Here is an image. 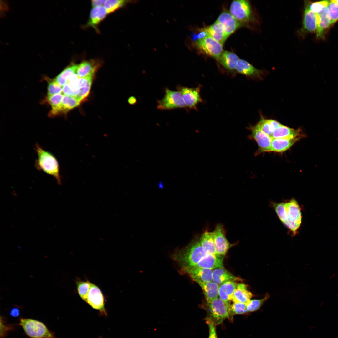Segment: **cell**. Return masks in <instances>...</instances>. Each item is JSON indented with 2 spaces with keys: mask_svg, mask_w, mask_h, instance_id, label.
Wrapping results in <instances>:
<instances>
[{
  "mask_svg": "<svg viewBox=\"0 0 338 338\" xmlns=\"http://www.w3.org/2000/svg\"><path fill=\"white\" fill-rule=\"evenodd\" d=\"M209 253L201 245L200 237L196 236L186 246L176 249L172 258L181 269L194 266Z\"/></svg>",
  "mask_w": 338,
  "mask_h": 338,
  "instance_id": "6da1fadb",
  "label": "cell"
},
{
  "mask_svg": "<svg viewBox=\"0 0 338 338\" xmlns=\"http://www.w3.org/2000/svg\"><path fill=\"white\" fill-rule=\"evenodd\" d=\"M37 158L35 161V167L38 170L52 176L57 181V183L61 184L60 174V167L58 161L51 152L43 149L38 143L34 147Z\"/></svg>",
  "mask_w": 338,
  "mask_h": 338,
  "instance_id": "7a4b0ae2",
  "label": "cell"
},
{
  "mask_svg": "<svg viewBox=\"0 0 338 338\" xmlns=\"http://www.w3.org/2000/svg\"><path fill=\"white\" fill-rule=\"evenodd\" d=\"M230 304L219 298H217L202 305L207 312L206 321H210L216 326L222 323L227 319H230L228 308Z\"/></svg>",
  "mask_w": 338,
  "mask_h": 338,
  "instance_id": "3957f363",
  "label": "cell"
},
{
  "mask_svg": "<svg viewBox=\"0 0 338 338\" xmlns=\"http://www.w3.org/2000/svg\"><path fill=\"white\" fill-rule=\"evenodd\" d=\"M27 335L31 338H54V333L50 331L43 322L30 318H21L19 324Z\"/></svg>",
  "mask_w": 338,
  "mask_h": 338,
  "instance_id": "277c9868",
  "label": "cell"
},
{
  "mask_svg": "<svg viewBox=\"0 0 338 338\" xmlns=\"http://www.w3.org/2000/svg\"><path fill=\"white\" fill-rule=\"evenodd\" d=\"M287 222L285 226L292 236L298 233L302 222V216L300 208L297 201L292 198L285 202Z\"/></svg>",
  "mask_w": 338,
  "mask_h": 338,
  "instance_id": "5b68a950",
  "label": "cell"
},
{
  "mask_svg": "<svg viewBox=\"0 0 338 338\" xmlns=\"http://www.w3.org/2000/svg\"><path fill=\"white\" fill-rule=\"evenodd\" d=\"M163 98L158 100L157 108L161 110L187 108L182 96L178 91H173L166 87Z\"/></svg>",
  "mask_w": 338,
  "mask_h": 338,
  "instance_id": "8992f818",
  "label": "cell"
},
{
  "mask_svg": "<svg viewBox=\"0 0 338 338\" xmlns=\"http://www.w3.org/2000/svg\"><path fill=\"white\" fill-rule=\"evenodd\" d=\"M230 13L241 24L250 21L252 12L250 3L248 0H234L230 7Z\"/></svg>",
  "mask_w": 338,
  "mask_h": 338,
  "instance_id": "52a82bcc",
  "label": "cell"
},
{
  "mask_svg": "<svg viewBox=\"0 0 338 338\" xmlns=\"http://www.w3.org/2000/svg\"><path fill=\"white\" fill-rule=\"evenodd\" d=\"M196 43L200 51L219 61L223 52L222 44L209 36L198 39Z\"/></svg>",
  "mask_w": 338,
  "mask_h": 338,
  "instance_id": "ba28073f",
  "label": "cell"
},
{
  "mask_svg": "<svg viewBox=\"0 0 338 338\" xmlns=\"http://www.w3.org/2000/svg\"><path fill=\"white\" fill-rule=\"evenodd\" d=\"M176 89L181 94L187 108L197 110V105L202 102L200 87L189 88L178 85Z\"/></svg>",
  "mask_w": 338,
  "mask_h": 338,
  "instance_id": "9c48e42d",
  "label": "cell"
},
{
  "mask_svg": "<svg viewBox=\"0 0 338 338\" xmlns=\"http://www.w3.org/2000/svg\"><path fill=\"white\" fill-rule=\"evenodd\" d=\"M213 232L217 254L224 256L233 245L227 239L225 231L222 224L216 225Z\"/></svg>",
  "mask_w": 338,
  "mask_h": 338,
  "instance_id": "30bf717a",
  "label": "cell"
},
{
  "mask_svg": "<svg viewBox=\"0 0 338 338\" xmlns=\"http://www.w3.org/2000/svg\"><path fill=\"white\" fill-rule=\"evenodd\" d=\"M105 299L104 296L100 289L96 285L92 283L86 302L93 308L106 314V310L105 307Z\"/></svg>",
  "mask_w": 338,
  "mask_h": 338,
  "instance_id": "8fae6325",
  "label": "cell"
},
{
  "mask_svg": "<svg viewBox=\"0 0 338 338\" xmlns=\"http://www.w3.org/2000/svg\"><path fill=\"white\" fill-rule=\"evenodd\" d=\"M180 273L186 274L195 282L212 281V269L197 267H191L180 269Z\"/></svg>",
  "mask_w": 338,
  "mask_h": 338,
  "instance_id": "7c38bea8",
  "label": "cell"
},
{
  "mask_svg": "<svg viewBox=\"0 0 338 338\" xmlns=\"http://www.w3.org/2000/svg\"><path fill=\"white\" fill-rule=\"evenodd\" d=\"M316 22V36L318 38H323L326 33L331 25V19L327 7L322 11L315 13Z\"/></svg>",
  "mask_w": 338,
  "mask_h": 338,
  "instance_id": "4fadbf2b",
  "label": "cell"
},
{
  "mask_svg": "<svg viewBox=\"0 0 338 338\" xmlns=\"http://www.w3.org/2000/svg\"><path fill=\"white\" fill-rule=\"evenodd\" d=\"M250 128L251 131L250 137L255 140L258 145V153L271 151L272 139L256 125Z\"/></svg>",
  "mask_w": 338,
  "mask_h": 338,
  "instance_id": "5bb4252c",
  "label": "cell"
},
{
  "mask_svg": "<svg viewBox=\"0 0 338 338\" xmlns=\"http://www.w3.org/2000/svg\"><path fill=\"white\" fill-rule=\"evenodd\" d=\"M216 22L222 25L228 37L241 25L230 13L226 11L222 12L219 16Z\"/></svg>",
  "mask_w": 338,
  "mask_h": 338,
  "instance_id": "9a60e30c",
  "label": "cell"
},
{
  "mask_svg": "<svg viewBox=\"0 0 338 338\" xmlns=\"http://www.w3.org/2000/svg\"><path fill=\"white\" fill-rule=\"evenodd\" d=\"M81 102L76 96L64 95L60 106L55 110L50 111L49 116L52 117L65 114L69 110L79 105Z\"/></svg>",
  "mask_w": 338,
  "mask_h": 338,
  "instance_id": "2e32d148",
  "label": "cell"
},
{
  "mask_svg": "<svg viewBox=\"0 0 338 338\" xmlns=\"http://www.w3.org/2000/svg\"><path fill=\"white\" fill-rule=\"evenodd\" d=\"M224 257V256L209 253L192 266L212 270L218 268H224L223 261Z\"/></svg>",
  "mask_w": 338,
  "mask_h": 338,
  "instance_id": "e0dca14e",
  "label": "cell"
},
{
  "mask_svg": "<svg viewBox=\"0 0 338 338\" xmlns=\"http://www.w3.org/2000/svg\"><path fill=\"white\" fill-rule=\"evenodd\" d=\"M243 279L235 276L224 268H218L212 272V281L219 286L228 281H241Z\"/></svg>",
  "mask_w": 338,
  "mask_h": 338,
  "instance_id": "ac0fdd59",
  "label": "cell"
},
{
  "mask_svg": "<svg viewBox=\"0 0 338 338\" xmlns=\"http://www.w3.org/2000/svg\"><path fill=\"white\" fill-rule=\"evenodd\" d=\"M304 135L300 129H294L282 125L274 131L272 139L303 138Z\"/></svg>",
  "mask_w": 338,
  "mask_h": 338,
  "instance_id": "d6986e66",
  "label": "cell"
},
{
  "mask_svg": "<svg viewBox=\"0 0 338 338\" xmlns=\"http://www.w3.org/2000/svg\"><path fill=\"white\" fill-rule=\"evenodd\" d=\"M302 23L301 30L302 33H313L316 31L315 13L305 6Z\"/></svg>",
  "mask_w": 338,
  "mask_h": 338,
  "instance_id": "ffe728a7",
  "label": "cell"
},
{
  "mask_svg": "<svg viewBox=\"0 0 338 338\" xmlns=\"http://www.w3.org/2000/svg\"><path fill=\"white\" fill-rule=\"evenodd\" d=\"M202 289L207 302H209L218 296L219 286L213 281H196Z\"/></svg>",
  "mask_w": 338,
  "mask_h": 338,
  "instance_id": "44dd1931",
  "label": "cell"
},
{
  "mask_svg": "<svg viewBox=\"0 0 338 338\" xmlns=\"http://www.w3.org/2000/svg\"><path fill=\"white\" fill-rule=\"evenodd\" d=\"M237 283L236 282L228 281L219 286L218 296L224 301L230 304Z\"/></svg>",
  "mask_w": 338,
  "mask_h": 338,
  "instance_id": "7402d4cb",
  "label": "cell"
},
{
  "mask_svg": "<svg viewBox=\"0 0 338 338\" xmlns=\"http://www.w3.org/2000/svg\"><path fill=\"white\" fill-rule=\"evenodd\" d=\"M301 138H275L272 140L271 151L284 152L290 148Z\"/></svg>",
  "mask_w": 338,
  "mask_h": 338,
  "instance_id": "603a6c76",
  "label": "cell"
},
{
  "mask_svg": "<svg viewBox=\"0 0 338 338\" xmlns=\"http://www.w3.org/2000/svg\"><path fill=\"white\" fill-rule=\"evenodd\" d=\"M248 286L244 284L238 283L233 293L232 301L247 304L253 297L252 294L247 290Z\"/></svg>",
  "mask_w": 338,
  "mask_h": 338,
  "instance_id": "cb8c5ba5",
  "label": "cell"
},
{
  "mask_svg": "<svg viewBox=\"0 0 338 338\" xmlns=\"http://www.w3.org/2000/svg\"><path fill=\"white\" fill-rule=\"evenodd\" d=\"M235 70L238 73L248 76L259 77L262 73L247 61L240 59Z\"/></svg>",
  "mask_w": 338,
  "mask_h": 338,
  "instance_id": "d4e9b609",
  "label": "cell"
},
{
  "mask_svg": "<svg viewBox=\"0 0 338 338\" xmlns=\"http://www.w3.org/2000/svg\"><path fill=\"white\" fill-rule=\"evenodd\" d=\"M205 29L209 36L222 45L228 38L223 27L216 21L213 24Z\"/></svg>",
  "mask_w": 338,
  "mask_h": 338,
  "instance_id": "484cf974",
  "label": "cell"
},
{
  "mask_svg": "<svg viewBox=\"0 0 338 338\" xmlns=\"http://www.w3.org/2000/svg\"><path fill=\"white\" fill-rule=\"evenodd\" d=\"M239 59L238 57L234 53L225 51L221 55L219 61L226 69L233 71L235 70Z\"/></svg>",
  "mask_w": 338,
  "mask_h": 338,
  "instance_id": "4316f807",
  "label": "cell"
},
{
  "mask_svg": "<svg viewBox=\"0 0 338 338\" xmlns=\"http://www.w3.org/2000/svg\"><path fill=\"white\" fill-rule=\"evenodd\" d=\"M107 14L104 6L93 7L90 12L88 25L95 27L105 18Z\"/></svg>",
  "mask_w": 338,
  "mask_h": 338,
  "instance_id": "83f0119b",
  "label": "cell"
},
{
  "mask_svg": "<svg viewBox=\"0 0 338 338\" xmlns=\"http://www.w3.org/2000/svg\"><path fill=\"white\" fill-rule=\"evenodd\" d=\"M202 246L210 254H217L213 232L205 231L200 237Z\"/></svg>",
  "mask_w": 338,
  "mask_h": 338,
  "instance_id": "f1b7e54d",
  "label": "cell"
},
{
  "mask_svg": "<svg viewBox=\"0 0 338 338\" xmlns=\"http://www.w3.org/2000/svg\"><path fill=\"white\" fill-rule=\"evenodd\" d=\"M98 65L92 62L84 61L78 65L76 73L80 78L93 76L98 68Z\"/></svg>",
  "mask_w": 338,
  "mask_h": 338,
  "instance_id": "f546056e",
  "label": "cell"
},
{
  "mask_svg": "<svg viewBox=\"0 0 338 338\" xmlns=\"http://www.w3.org/2000/svg\"><path fill=\"white\" fill-rule=\"evenodd\" d=\"M78 65L69 66L63 70L54 79L55 81L61 86H63L69 78L76 72Z\"/></svg>",
  "mask_w": 338,
  "mask_h": 338,
  "instance_id": "4dcf8cb0",
  "label": "cell"
},
{
  "mask_svg": "<svg viewBox=\"0 0 338 338\" xmlns=\"http://www.w3.org/2000/svg\"><path fill=\"white\" fill-rule=\"evenodd\" d=\"M75 283L78 294L80 298L86 302L92 283L88 280H83L80 278H77Z\"/></svg>",
  "mask_w": 338,
  "mask_h": 338,
  "instance_id": "1f68e13d",
  "label": "cell"
},
{
  "mask_svg": "<svg viewBox=\"0 0 338 338\" xmlns=\"http://www.w3.org/2000/svg\"><path fill=\"white\" fill-rule=\"evenodd\" d=\"M269 297V294L266 293L263 298L250 300L246 304L247 313L253 312L258 310Z\"/></svg>",
  "mask_w": 338,
  "mask_h": 338,
  "instance_id": "d6a6232c",
  "label": "cell"
},
{
  "mask_svg": "<svg viewBox=\"0 0 338 338\" xmlns=\"http://www.w3.org/2000/svg\"><path fill=\"white\" fill-rule=\"evenodd\" d=\"M230 319L233 316L237 314H243L247 313L246 304L240 302H233L230 304L228 308Z\"/></svg>",
  "mask_w": 338,
  "mask_h": 338,
  "instance_id": "836d02e7",
  "label": "cell"
},
{
  "mask_svg": "<svg viewBox=\"0 0 338 338\" xmlns=\"http://www.w3.org/2000/svg\"><path fill=\"white\" fill-rule=\"evenodd\" d=\"M330 1L324 0L315 2L305 1V6L315 13L320 12L325 8L327 7Z\"/></svg>",
  "mask_w": 338,
  "mask_h": 338,
  "instance_id": "e575fe53",
  "label": "cell"
},
{
  "mask_svg": "<svg viewBox=\"0 0 338 338\" xmlns=\"http://www.w3.org/2000/svg\"><path fill=\"white\" fill-rule=\"evenodd\" d=\"M273 207L278 217L281 222L285 225L287 221L285 202L272 203Z\"/></svg>",
  "mask_w": 338,
  "mask_h": 338,
  "instance_id": "d590c367",
  "label": "cell"
},
{
  "mask_svg": "<svg viewBox=\"0 0 338 338\" xmlns=\"http://www.w3.org/2000/svg\"><path fill=\"white\" fill-rule=\"evenodd\" d=\"M127 1L122 0H105L104 7L109 14L114 12L122 7Z\"/></svg>",
  "mask_w": 338,
  "mask_h": 338,
  "instance_id": "8d00e7d4",
  "label": "cell"
},
{
  "mask_svg": "<svg viewBox=\"0 0 338 338\" xmlns=\"http://www.w3.org/2000/svg\"><path fill=\"white\" fill-rule=\"evenodd\" d=\"M256 125L271 138L274 129L271 125L270 119L262 118Z\"/></svg>",
  "mask_w": 338,
  "mask_h": 338,
  "instance_id": "74e56055",
  "label": "cell"
},
{
  "mask_svg": "<svg viewBox=\"0 0 338 338\" xmlns=\"http://www.w3.org/2000/svg\"><path fill=\"white\" fill-rule=\"evenodd\" d=\"M48 82L47 96H51L62 93V88L54 79L46 78Z\"/></svg>",
  "mask_w": 338,
  "mask_h": 338,
  "instance_id": "f35d334b",
  "label": "cell"
},
{
  "mask_svg": "<svg viewBox=\"0 0 338 338\" xmlns=\"http://www.w3.org/2000/svg\"><path fill=\"white\" fill-rule=\"evenodd\" d=\"M64 95L62 93L53 95L47 96V100L51 107L50 111L55 110L60 106Z\"/></svg>",
  "mask_w": 338,
  "mask_h": 338,
  "instance_id": "ab89813d",
  "label": "cell"
},
{
  "mask_svg": "<svg viewBox=\"0 0 338 338\" xmlns=\"http://www.w3.org/2000/svg\"><path fill=\"white\" fill-rule=\"evenodd\" d=\"M330 2L327 7L330 12L331 26L338 20V5Z\"/></svg>",
  "mask_w": 338,
  "mask_h": 338,
  "instance_id": "60d3db41",
  "label": "cell"
},
{
  "mask_svg": "<svg viewBox=\"0 0 338 338\" xmlns=\"http://www.w3.org/2000/svg\"><path fill=\"white\" fill-rule=\"evenodd\" d=\"M92 78L88 81L85 86L80 89L79 93L76 96V98L80 101L83 100L88 95L92 84Z\"/></svg>",
  "mask_w": 338,
  "mask_h": 338,
  "instance_id": "b9f144b4",
  "label": "cell"
},
{
  "mask_svg": "<svg viewBox=\"0 0 338 338\" xmlns=\"http://www.w3.org/2000/svg\"><path fill=\"white\" fill-rule=\"evenodd\" d=\"M12 325L6 324L3 318L0 317V338H4L8 332L13 329Z\"/></svg>",
  "mask_w": 338,
  "mask_h": 338,
  "instance_id": "7bdbcfd3",
  "label": "cell"
},
{
  "mask_svg": "<svg viewBox=\"0 0 338 338\" xmlns=\"http://www.w3.org/2000/svg\"><path fill=\"white\" fill-rule=\"evenodd\" d=\"M80 78L76 72L72 75L69 79L67 82L74 89H80L78 86V82Z\"/></svg>",
  "mask_w": 338,
  "mask_h": 338,
  "instance_id": "ee69618b",
  "label": "cell"
},
{
  "mask_svg": "<svg viewBox=\"0 0 338 338\" xmlns=\"http://www.w3.org/2000/svg\"><path fill=\"white\" fill-rule=\"evenodd\" d=\"M209 328V335L208 338H217L216 330V325L212 323L206 321Z\"/></svg>",
  "mask_w": 338,
  "mask_h": 338,
  "instance_id": "f6af8a7d",
  "label": "cell"
},
{
  "mask_svg": "<svg viewBox=\"0 0 338 338\" xmlns=\"http://www.w3.org/2000/svg\"><path fill=\"white\" fill-rule=\"evenodd\" d=\"M93 76H88L84 77L81 78H80L79 79L78 86L80 89L85 86L88 81L91 78H93Z\"/></svg>",
  "mask_w": 338,
  "mask_h": 338,
  "instance_id": "bcb514c9",
  "label": "cell"
},
{
  "mask_svg": "<svg viewBox=\"0 0 338 338\" xmlns=\"http://www.w3.org/2000/svg\"><path fill=\"white\" fill-rule=\"evenodd\" d=\"M105 1V0H93L91 1V4L93 8L104 6Z\"/></svg>",
  "mask_w": 338,
  "mask_h": 338,
  "instance_id": "7dc6e473",
  "label": "cell"
},
{
  "mask_svg": "<svg viewBox=\"0 0 338 338\" xmlns=\"http://www.w3.org/2000/svg\"><path fill=\"white\" fill-rule=\"evenodd\" d=\"M20 314V310L17 307L13 308L10 312V315L13 317H17Z\"/></svg>",
  "mask_w": 338,
  "mask_h": 338,
  "instance_id": "c3c4849f",
  "label": "cell"
},
{
  "mask_svg": "<svg viewBox=\"0 0 338 338\" xmlns=\"http://www.w3.org/2000/svg\"><path fill=\"white\" fill-rule=\"evenodd\" d=\"M128 103L131 105L135 104L137 102L136 98L134 96H131L128 99Z\"/></svg>",
  "mask_w": 338,
  "mask_h": 338,
  "instance_id": "681fc988",
  "label": "cell"
},
{
  "mask_svg": "<svg viewBox=\"0 0 338 338\" xmlns=\"http://www.w3.org/2000/svg\"><path fill=\"white\" fill-rule=\"evenodd\" d=\"M159 187L160 188H162L163 187V185L162 183V182L161 181L159 184Z\"/></svg>",
  "mask_w": 338,
  "mask_h": 338,
  "instance_id": "f907efd6",
  "label": "cell"
},
{
  "mask_svg": "<svg viewBox=\"0 0 338 338\" xmlns=\"http://www.w3.org/2000/svg\"><path fill=\"white\" fill-rule=\"evenodd\" d=\"M330 1L334 3H336L338 5V0H332Z\"/></svg>",
  "mask_w": 338,
  "mask_h": 338,
  "instance_id": "816d5d0a",
  "label": "cell"
},
{
  "mask_svg": "<svg viewBox=\"0 0 338 338\" xmlns=\"http://www.w3.org/2000/svg\"><path fill=\"white\" fill-rule=\"evenodd\" d=\"M217 338H218V337H217Z\"/></svg>",
  "mask_w": 338,
  "mask_h": 338,
  "instance_id": "f5cc1de1",
  "label": "cell"
}]
</instances>
